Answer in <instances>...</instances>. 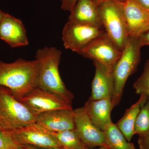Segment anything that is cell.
I'll return each instance as SVG.
<instances>
[{
    "mask_svg": "<svg viewBox=\"0 0 149 149\" xmlns=\"http://www.w3.org/2000/svg\"><path fill=\"white\" fill-rule=\"evenodd\" d=\"M136 94L149 98V59L145 63L143 71L133 85Z\"/></svg>",
    "mask_w": 149,
    "mask_h": 149,
    "instance_id": "21",
    "label": "cell"
},
{
    "mask_svg": "<svg viewBox=\"0 0 149 149\" xmlns=\"http://www.w3.org/2000/svg\"><path fill=\"white\" fill-rule=\"evenodd\" d=\"M137 39L141 47L144 46H149V29L141 34Z\"/></svg>",
    "mask_w": 149,
    "mask_h": 149,
    "instance_id": "24",
    "label": "cell"
},
{
    "mask_svg": "<svg viewBox=\"0 0 149 149\" xmlns=\"http://www.w3.org/2000/svg\"><path fill=\"white\" fill-rule=\"evenodd\" d=\"M103 132L108 148L136 149L134 144L126 140L116 124L113 123Z\"/></svg>",
    "mask_w": 149,
    "mask_h": 149,
    "instance_id": "18",
    "label": "cell"
},
{
    "mask_svg": "<svg viewBox=\"0 0 149 149\" xmlns=\"http://www.w3.org/2000/svg\"><path fill=\"white\" fill-rule=\"evenodd\" d=\"M148 98L145 95H140L138 101L126 109L123 117L116 124L128 142H130L135 135L134 125L136 118Z\"/></svg>",
    "mask_w": 149,
    "mask_h": 149,
    "instance_id": "17",
    "label": "cell"
},
{
    "mask_svg": "<svg viewBox=\"0 0 149 149\" xmlns=\"http://www.w3.org/2000/svg\"><path fill=\"white\" fill-rule=\"evenodd\" d=\"M39 63L37 60L18 59L11 63L0 61V86L8 88L17 99L38 86Z\"/></svg>",
    "mask_w": 149,
    "mask_h": 149,
    "instance_id": "1",
    "label": "cell"
},
{
    "mask_svg": "<svg viewBox=\"0 0 149 149\" xmlns=\"http://www.w3.org/2000/svg\"><path fill=\"white\" fill-rule=\"evenodd\" d=\"M104 32L103 27L68 21L63 29L62 40L65 49L80 54L86 46Z\"/></svg>",
    "mask_w": 149,
    "mask_h": 149,
    "instance_id": "8",
    "label": "cell"
},
{
    "mask_svg": "<svg viewBox=\"0 0 149 149\" xmlns=\"http://www.w3.org/2000/svg\"><path fill=\"white\" fill-rule=\"evenodd\" d=\"M99 12L105 32L123 51L130 37L120 6L116 0L98 6Z\"/></svg>",
    "mask_w": 149,
    "mask_h": 149,
    "instance_id": "5",
    "label": "cell"
},
{
    "mask_svg": "<svg viewBox=\"0 0 149 149\" xmlns=\"http://www.w3.org/2000/svg\"><path fill=\"white\" fill-rule=\"evenodd\" d=\"M37 116L16 98L8 88L0 86V128L15 130L36 122Z\"/></svg>",
    "mask_w": 149,
    "mask_h": 149,
    "instance_id": "4",
    "label": "cell"
},
{
    "mask_svg": "<svg viewBox=\"0 0 149 149\" xmlns=\"http://www.w3.org/2000/svg\"><path fill=\"white\" fill-rule=\"evenodd\" d=\"M22 149H42L39 148H36V147L32 146H23V148ZM60 149H66L62 148Z\"/></svg>",
    "mask_w": 149,
    "mask_h": 149,
    "instance_id": "27",
    "label": "cell"
},
{
    "mask_svg": "<svg viewBox=\"0 0 149 149\" xmlns=\"http://www.w3.org/2000/svg\"><path fill=\"white\" fill-rule=\"evenodd\" d=\"M141 48L137 38L130 37L122 54L113 68L114 90L111 100L114 107L120 103L126 81L140 63Z\"/></svg>",
    "mask_w": 149,
    "mask_h": 149,
    "instance_id": "3",
    "label": "cell"
},
{
    "mask_svg": "<svg viewBox=\"0 0 149 149\" xmlns=\"http://www.w3.org/2000/svg\"><path fill=\"white\" fill-rule=\"evenodd\" d=\"M113 1V0H95V2L97 3L98 5L102 3L106 2L109 1Z\"/></svg>",
    "mask_w": 149,
    "mask_h": 149,
    "instance_id": "28",
    "label": "cell"
},
{
    "mask_svg": "<svg viewBox=\"0 0 149 149\" xmlns=\"http://www.w3.org/2000/svg\"><path fill=\"white\" fill-rule=\"evenodd\" d=\"M122 53V51L104 32L86 46L80 55L97 61L112 70Z\"/></svg>",
    "mask_w": 149,
    "mask_h": 149,
    "instance_id": "7",
    "label": "cell"
},
{
    "mask_svg": "<svg viewBox=\"0 0 149 149\" xmlns=\"http://www.w3.org/2000/svg\"><path fill=\"white\" fill-rule=\"evenodd\" d=\"M62 52L54 47L39 49L35 58L39 62L38 87L72 104L74 95L62 80L58 67Z\"/></svg>",
    "mask_w": 149,
    "mask_h": 149,
    "instance_id": "2",
    "label": "cell"
},
{
    "mask_svg": "<svg viewBox=\"0 0 149 149\" xmlns=\"http://www.w3.org/2000/svg\"><path fill=\"white\" fill-rule=\"evenodd\" d=\"M68 22L103 27L98 5L95 0H77L70 12Z\"/></svg>",
    "mask_w": 149,
    "mask_h": 149,
    "instance_id": "16",
    "label": "cell"
},
{
    "mask_svg": "<svg viewBox=\"0 0 149 149\" xmlns=\"http://www.w3.org/2000/svg\"><path fill=\"white\" fill-rule=\"evenodd\" d=\"M86 149H94L89 148H87ZM95 149H109L108 148H105V147H100V148H99Z\"/></svg>",
    "mask_w": 149,
    "mask_h": 149,
    "instance_id": "30",
    "label": "cell"
},
{
    "mask_svg": "<svg viewBox=\"0 0 149 149\" xmlns=\"http://www.w3.org/2000/svg\"><path fill=\"white\" fill-rule=\"evenodd\" d=\"M61 147L66 149H86L74 129L52 132Z\"/></svg>",
    "mask_w": 149,
    "mask_h": 149,
    "instance_id": "19",
    "label": "cell"
},
{
    "mask_svg": "<svg viewBox=\"0 0 149 149\" xmlns=\"http://www.w3.org/2000/svg\"><path fill=\"white\" fill-rule=\"evenodd\" d=\"M6 131L15 143L21 146H32L42 149L62 148L52 132L36 122Z\"/></svg>",
    "mask_w": 149,
    "mask_h": 149,
    "instance_id": "6",
    "label": "cell"
},
{
    "mask_svg": "<svg viewBox=\"0 0 149 149\" xmlns=\"http://www.w3.org/2000/svg\"><path fill=\"white\" fill-rule=\"evenodd\" d=\"M144 6L149 9V0H139Z\"/></svg>",
    "mask_w": 149,
    "mask_h": 149,
    "instance_id": "26",
    "label": "cell"
},
{
    "mask_svg": "<svg viewBox=\"0 0 149 149\" xmlns=\"http://www.w3.org/2000/svg\"><path fill=\"white\" fill-rule=\"evenodd\" d=\"M18 100L37 116L55 110L72 109L71 104L39 87Z\"/></svg>",
    "mask_w": 149,
    "mask_h": 149,
    "instance_id": "10",
    "label": "cell"
},
{
    "mask_svg": "<svg viewBox=\"0 0 149 149\" xmlns=\"http://www.w3.org/2000/svg\"><path fill=\"white\" fill-rule=\"evenodd\" d=\"M74 130L83 142L89 148L95 147L107 148L103 132L92 123L84 107L73 110Z\"/></svg>",
    "mask_w": 149,
    "mask_h": 149,
    "instance_id": "11",
    "label": "cell"
},
{
    "mask_svg": "<svg viewBox=\"0 0 149 149\" xmlns=\"http://www.w3.org/2000/svg\"><path fill=\"white\" fill-rule=\"evenodd\" d=\"M138 144L140 149H149V136L139 137Z\"/></svg>",
    "mask_w": 149,
    "mask_h": 149,
    "instance_id": "25",
    "label": "cell"
},
{
    "mask_svg": "<svg viewBox=\"0 0 149 149\" xmlns=\"http://www.w3.org/2000/svg\"><path fill=\"white\" fill-rule=\"evenodd\" d=\"M93 62L95 71L92 82L91 94L89 100L112 99L114 90L112 70L97 61L93 60Z\"/></svg>",
    "mask_w": 149,
    "mask_h": 149,
    "instance_id": "14",
    "label": "cell"
},
{
    "mask_svg": "<svg viewBox=\"0 0 149 149\" xmlns=\"http://www.w3.org/2000/svg\"><path fill=\"white\" fill-rule=\"evenodd\" d=\"M83 107L91 121L102 131L113 123L111 114L114 107L111 99L88 100Z\"/></svg>",
    "mask_w": 149,
    "mask_h": 149,
    "instance_id": "15",
    "label": "cell"
},
{
    "mask_svg": "<svg viewBox=\"0 0 149 149\" xmlns=\"http://www.w3.org/2000/svg\"><path fill=\"white\" fill-rule=\"evenodd\" d=\"M36 123L51 132L74 129L73 109L51 111L38 115Z\"/></svg>",
    "mask_w": 149,
    "mask_h": 149,
    "instance_id": "12",
    "label": "cell"
},
{
    "mask_svg": "<svg viewBox=\"0 0 149 149\" xmlns=\"http://www.w3.org/2000/svg\"><path fill=\"white\" fill-rule=\"evenodd\" d=\"M0 40L13 48L29 44L26 29L22 22L7 13L0 22Z\"/></svg>",
    "mask_w": 149,
    "mask_h": 149,
    "instance_id": "13",
    "label": "cell"
},
{
    "mask_svg": "<svg viewBox=\"0 0 149 149\" xmlns=\"http://www.w3.org/2000/svg\"><path fill=\"white\" fill-rule=\"evenodd\" d=\"M61 2V8L65 11L70 12L74 8L77 0H59Z\"/></svg>",
    "mask_w": 149,
    "mask_h": 149,
    "instance_id": "23",
    "label": "cell"
},
{
    "mask_svg": "<svg viewBox=\"0 0 149 149\" xmlns=\"http://www.w3.org/2000/svg\"><path fill=\"white\" fill-rule=\"evenodd\" d=\"M23 146L17 144L6 130L0 128V149H22Z\"/></svg>",
    "mask_w": 149,
    "mask_h": 149,
    "instance_id": "22",
    "label": "cell"
},
{
    "mask_svg": "<svg viewBox=\"0 0 149 149\" xmlns=\"http://www.w3.org/2000/svg\"><path fill=\"white\" fill-rule=\"evenodd\" d=\"M134 133L139 137L149 136V98L140 111L134 125Z\"/></svg>",
    "mask_w": 149,
    "mask_h": 149,
    "instance_id": "20",
    "label": "cell"
},
{
    "mask_svg": "<svg viewBox=\"0 0 149 149\" xmlns=\"http://www.w3.org/2000/svg\"><path fill=\"white\" fill-rule=\"evenodd\" d=\"M6 13H4L3 12L0 10V22L2 20L3 18L6 15Z\"/></svg>",
    "mask_w": 149,
    "mask_h": 149,
    "instance_id": "29",
    "label": "cell"
},
{
    "mask_svg": "<svg viewBox=\"0 0 149 149\" xmlns=\"http://www.w3.org/2000/svg\"><path fill=\"white\" fill-rule=\"evenodd\" d=\"M120 6L129 37L138 38L149 29V9L139 0H116Z\"/></svg>",
    "mask_w": 149,
    "mask_h": 149,
    "instance_id": "9",
    "label": "cell"
}]
</instances>
